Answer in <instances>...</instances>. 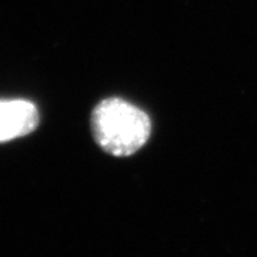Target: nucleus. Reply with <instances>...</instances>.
<instances>
[{
    "mask_svg": "<svg viewBox=\"0 0 257 257\" xmlns=\"http://www.w3.org/2000/svg\"><path fill=\"white\" fill-rule=\"evenodd\" d=\"M92 132L104 152L117 157L132 156L147 143L152 120L146 111L127 100L109 97L93 109Z\"/></svg>",
    "mask_w": 257,
    "mask_h": 257,
    "instance_id": "nucleus-1",
    "label": "nucleus"
},
{
    "mask_svg": "<svg viewBox=\"0 0 257 257\" xmlns=\"http://www.w3.org/2000/svg\"><path fill=\"white\" fill-rule=\"evenodd\" d=\"M39 124L35 103L23 99H0V143L32 133Z\"/></svg>",
    "mask_w": 257,
    "mask_h": 257,
    "instance_id": "nucleus-2",
    "label": "nucleus"
}]
</instances>
